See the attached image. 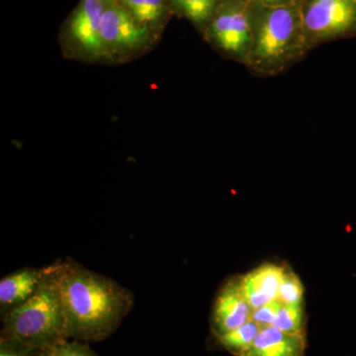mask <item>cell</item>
<instances>
[{"instance_id":"obj_12","label":"cell","mask_w":356,"mask_h":356,"mask_svg":"<svg viewBox=\"0 0 356 356\" xmlns=\"http://www.w3.org/2000/svg\"><path fill=\"white\" fill-rule=\"evenodd\" d=\"M131 16L163 38L175 14L168 0H115Z\"/></svg>"},{"instance_id":"obj_3","label":"cell","mask_w":356,"mask_h":356,"mask_svg":"<svg viewBox=\"0 0 356 356\" xmlns=\"http://www.w3.org/2000/svg\"><path fill=\"white\" fill-rule=\"evenodd\" d=\"M6 341L47 350L67 336V320L54 266L44 268L41 284L31 298L6 314Z\"/></svg>"},{"instance_id":"obj_6","label":"cell","mask_w":356,"mask_h":356,"mask_svg":"<svg viewBox=\"0 0 356 356\" xmlns=\"http://www.w3.org/2000/svg\"><path fill=\"white\" fill-rule=\"evenodd\" d=\"M201 37L222 58L245 65L252 42L250 2L222 0Z\"/></svg>"},{"instance_id":"obj_9","label":"cell","mask_w":356,"mask_h":356,"mask_svg":"<svg viewBox=\"0 0 356 356\" xmlns=\"http://www.w3.org/2000/svg\"><path fill=\"white\" fill-rule=\"evenodd\" d=\"M286 269L282 264H264L240 277L243 293L252 310L278 299L281 281Z\"/></svg>"},{"instance_id":"obj_13","label":"cell","mask_w":356,"mask_h":356,"mask_svg":"<svg viewBox=\"0 0 356 356\" xmlns=\"http://www.w3.org/2000/svg\"><path fill=\"white\" fill-rule=\"evenodd\" d=\"M173 14L188 21L202 35L222 0H168Z\"/></svg>"},{"instance_id":"obj_1","label":"cell","mask_w":356,"mask_h":356,"mask_svg":"<svg viewBox=\"0 0 356 356\" xmlns=\"http://www.w3.org/2000/svg\"><path fill=\"white\" fill-rule=\"evenodd\" d=\"M67 336L98 341L108 336L132 308V293L74 261L54 266Z\"/></svg>"},{"instance_id":"obj_17","label":"cell","mask_w":356,"mask_h":356,"mask_svg":"<svg viewBox=\"0 0 356 356\" xmlns=\"http://www.w3.org/2000/svg\"><path fill=\"white\" fill-rule=\"evenodd\" d=\"M49 356H96L88 346L77 343H67L65 339L49 348Z\"/></svg>"},{"instance_id":"obj_19","label":"cell","mask_w":356,"mask_h":356,"mask_svg":"<svg viewBox=\"0 0 356 356\" xmlns=\"http://www.w3.org/2000/svg\"><path fill=\"white\" fill-rule=\"evenodd\" d=\"M34 348H28V346H23V344L14 343L10 341H2L1 350H0V356H38L34 355Z\"/></svg>"},{"instance_id":"obj_10","label":"cell","mask_w":356,"mask_h":356,"mask_svg":"<svg viewBox=\"0 0 356 356\" xmlns=\"http://www.w3.org/2000/svg\"><path fill=\"white\" fill-rule=\"evenodd\" d=\"M305 350V334H288L271 325L261 327L243 356H303Z\"/></svg>"},{"instance_id":"obj_8","label":"cell","mask_w":356,"mask_h":356,"mask_svg":"<svg viewBox=\"0 0 356 356\" xmlns=\"http://www.w3.org/2000/svg\"><path fill=\"white\" fill-rule=\"evenodd\" d=\"M252 309L243 293L240 277L229 280L218 294L212 314L213 331L218 337L238 329L252 318Z\"/></svg>"},{"instance_id":"obj_16","label":"cell","mask_w":356,"mask_h":356,"mask_svg":"<svg viewBox=\"0 0 356 356\" xmlns=\"http://www.w3.org/2000/svg\"><path fill=\"white\" fill-rule=\"evenodd\" d=\"M278 300L286 305H303V283L299 276L288 267L284 277L281 281Z\"/></svg>"},{"instance_id":"obj_20","label":"cell","mask_w":356,"mask_h":356,"mask_svg":"<svg viewBox=\"0 0 356 356\" xmlns=\"http://www.w3.org/2000/svg\"><path fill=\"white\" fill-rule=\"evenodd\" d=\"M248 1L252 2V3L261 4V6H277L289 3V2L294 1V0H248Z\"/></svg>"},{"instance_id":"obj_7","label":"cell","mask_w":356,"mask_h":356,"mask_svg":"<svg viewBox=\"0 0 356 356\" xmlns=\"http://www.w3.org/2000/svg\"><path fill=\"white\" fill-rule=\"evenodd\" d=\"M300 7L309 51L356 38V0H300Z\"/></svg>"},{"instance_id":"obj_15","label":"cell","mask_w":356,"mask_h":356,"mask_svg":"<svg viewBox=\"0 0 356 356\" xmlns=\"http://www.w3.org/2000/svg\"><path fill=\"white\" fill-rule=\"evenodd\" d=\"M305 312L303 305L282 304L277 312L273 325L288 334H304Z\"/></svg>"},{"instance_id":"obj_5","label":"cell","mask_w":356,"mask_h":356,"mask_svg":"<svg viewBox=\"0 0 356 356\" xmlns=\"http://www.w3.org/2000/svg\"><path fill=\"white\" fill-rule=\"evenodd\" d=\"M109 0H79L58 31V46L65 60L103 65L102 28Z\"/></svg>"},{"instance_id":"obj_4","label":"cell","mask_w":356,"mask_h":356,"mask_svg":"<svg viewBox=\"0 0 356 356\" xmlns=\"http://www.w3.org/2000/svg\"><path fill=\"white\" fill-rule=\"evenodd\" d=\"M161 39L134 19L115 0H109L102 19L103 65H119L139 60L153 51Z\"/></svg>"},{"instance_id":"obj_18","label":"cell","mask_w":356,"mask_h":356,"mask_svg":"<svg viewBox=\"0 0 356 356\" xmlns=\"http://www.w3.org/2000/svg\"><path fill=\"white\" fill-rule=\"evenodd\" d=\"M282 304V302L277 299L271 302V303L261 307V308L255 309V310H252L250 320L254 321L261 327H268V325L273 324L274 318L277 315V312Z\"/></svg>"},{"instance_id":"obj_14","label":"cell","mask_w":356,"mask_h":356,"mask_svg":"<svg viewBox=\"0 0 356 356\" xmlns=\"http://www.w3.org/2000/svg\"><path fill=\"white\" fill-rule=\"evenodd\" d=\"M261 327L250 320L238 329L218 337L220 343L236 356H243L254 343L255 337L261 332Z\"/></svg>"},{"instance_id":"obj_2","label":"cell","mask_w":356,"mask_h":356,"mask_svg":"<svg viewBox=\"0 0 356 356\" xmlns=\"http://www.w3.org/2000/svg\"><path fill=\"white\" fill-rule=\"evenodd\" d=\"M250 6L252 42L245 67L257 77L284 74L309 54L300 0L277 6Z\"/></svg>"},{"instance_id":"obj_11","label":"cell","mask_w":356,"mask_h":356,"mask_svg":"<svg viewBox=\"0 0 356 356\" xmlns=\"http://www.w3.org/2000/svg\"><path fill=\"white\" fill-rule=\"evenodd\" d=\"M44 275V268H24L6 276L0 281V306L1 311L13 310L38 289Z\"/></svg>"}]
</instances>
